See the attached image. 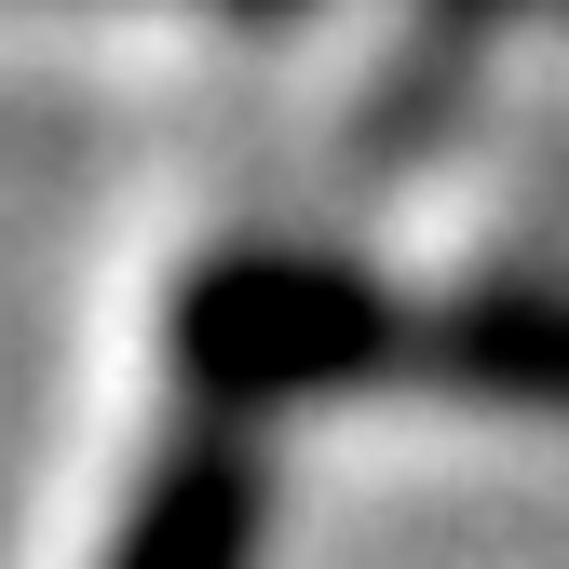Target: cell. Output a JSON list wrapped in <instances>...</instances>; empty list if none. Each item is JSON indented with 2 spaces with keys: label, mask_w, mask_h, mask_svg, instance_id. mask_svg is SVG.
Masks as SVG:
<instances>
[{
  "label": "cell",
  "mask_w": 569,
  "mask_h": 569,
  "mask_svg": "<svg viewBox=\"0 0 569 569\" xmlns=\"http://www.w3.org/2000/svg\"><path fill=\"white\" fill-rule=\"evenodd\" d=\"M177 380L258 420L299 393H380V380H448L502 407H569V299L556 284H488V299H393V284L299 258V244H231L177 299Z\"/></svg>",
  "instance_id": "1"
},
{
  "label": "cell",
  "mask_w": 569,
  "mask_h": 569,
  "mask_svg": "<svg viewBox=\"0 0 569 569\" xmlns=\"http://www.w3.org/2000/svg\"><path fill=\"white\" fill-rule=\"evenodd\" d=\"M258 516H271V488H258L244 420H203V435L163 448V475L122 502L109 569H258Z\"/></svg>",
  "instance_id": "2"
}]
</instances>
